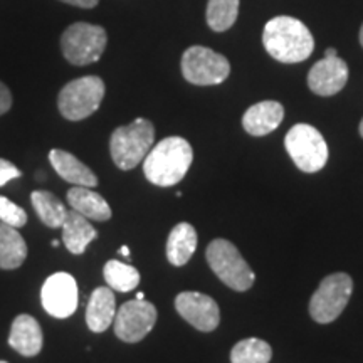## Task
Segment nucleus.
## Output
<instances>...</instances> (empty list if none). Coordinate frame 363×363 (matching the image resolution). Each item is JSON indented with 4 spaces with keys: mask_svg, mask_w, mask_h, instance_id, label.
<instances>
[{
    "mask_svg": "<svg viewBox=\"0 0 363 363\" xmlns=\"http://www.w3.org/2000/svg\"><path fill=\"white\" fill-rule=\"evenodd\" d=\"M262 44L271 57L284 65L306 61L315 49L310 29L289 16L274 17L267 22L262 33Z\"/></svg>",
    "mask_w": 363,
    "mask_h": 363,
    "instance_id": "nucleus-1",
    "label": "nucleus"
},
{
    "mask_svg": "<svg viewBox=\"0 0 363 363\" xmlns=\"http://www.w3.org/2000/svg\"><path fill=\"white\" fill-rule=\"evenodd\" d=\"M194 152L182 136H169L148 152L143 160V174L153 185L174 187L187 175Z\"/></svg>",
    "mask_w": 363,
    "mask_h": 363,
    "instance_id": "nucleus-2",
    "label": "nucleus"
},
{
    "mask_svg": "<svg viewBox=\"0 0 363 363\" xmlns=\"http://www.w3.org/2000/svg\"><path fill=\"white\" fill-rule=\"evenodd\" d=\"M155 142V126L145 118H136L133 123L113 131L110 152L115 165L121 170H131L148 155Z\"/></svg>",
    "mask_w": 363,
    "mask_h": 363,
    "instance_id": "nucleus-3",
    "label": "nucleus"
},
{
    "mask_svg": "<svg viewBox=\"0 0 363 363\" xmlns=\"http://www.w3.org/2000/svg\"><path fill=\"white\" fill-rule=\"evenodd\" d=\"M207 262L225 286L234 291H247L254 284V272L238 247L225 239H216L207 246Z\"/></svg>",
    "mask_w": 363,
    "mask_h": 363,
    "instance_id": "nucleus-4",
    "label": "nucleus"
},
{
    "mask_svg": "<svg viewBox=\"0 0 363 363\" xmlns=\"http://www.w3.org/2000/svg\"><path fill=\"white\" fill-rule=\"evenodd\" d=\"M284 147L298 169L306 174L320 172L328 162V145L323 135L311 125H294L286 135Z\"/></svg>",
    "mask_w": 363,
    "mask_h": 363,
    "instance_id": "nucleus-5",
    "label": "nucleus"
},
{
    "mask_svg": "<svg viewBox=\"0 0 363 363\" xmlns=\"http://www.w3.org/2000/svg\"><path fill=\"white\" fill-rule=\"evenodd\" d=\"M104 83L98 76H84L61 89L57 98V108L61 115L69 121H81L98 111L104 98Z\"/></svg>",
    "mask_w": 363,
    "mask_h": 363,
    "instance_id": "nucleus-6",
    "label": "nucleus"
},
{
    "mask_svg": "<svg viewBox=\"0 0 363 363\" xmlns=\"http://www.w3.org/2000/svg\"><path fill=\"white\" fill-rule=\"evenodd\" d=\"M108 35L101 26L76 22L61 38L62 54L71 65L86 66L96 62L106 49Z\"/></svg>",
    "mask_w": 363,
    "mask_h": 363,
    "instance_id": "nucleus-7",
    "label": "nucleus"
},
{
    "mask_svg": "<svg viewBox=\"0 0 363 363\" xmlns=\"http://www.w3.org/2000/svg\"><path fill=\"white\" fill-rule=\"evenodd\" d=\"M353 281L347 272H333L321 281L310 299V315L316 323L326 325L342 315L350 301Z\"/></svg>",
    "mask_w": 363,
    "mask_h": 363,
    "instance_id": "nucleus-8",
    "label": "nucleus"
},
{
    "mask_svg": "<svg viewBox=\"0 0 363 363\" xmlns=\"http://www.w3.org/2000/svg\"><path fill=\"white\" fill-rule=\"evenodd\" d=\"M182 74L190 84L214 86L229 78L230 65L222 54L203 45H192L182 56Z\"/></svg>",
    "mask_w": 363,
    "mask_h": 363,
    "instance_id": "nucleus-9",
    "label": "nucleus"
},
{
    "mask_svg": "<svg viewBox=\"0 0 363 363\" xmlns=\"http://www.w3.org/2000/svg\"><path fill=\"white\" fill-rule=\"evenodd\" d=\"M157 323V308L145 299L126 301L116 311L113 328L121 342L138 343L147 337Z\"/></svg>",
    "mask_w": 363,
    "mask_h": 363,
    "instance_id": "nucleus-10",
    "label": "nucleus"
},
{
    "mask_svg": "<svg viewBox=\"0 0 363 363\" xmlns=\"http://www.w3.org/2000/svg\"><path fill=\"white\" fill-rule=\"evenodd\" d=\"M40 301L51 316L69 318L79 303L78 283L69 272H56L45 279L40 289Z\"/></svg>",
    "mask_w": 363,
    "mask_h": 363,
    "instance_id": "nucleus-11",
    "label": "nucleus"
},
{
    "mask_svg": "<svg viewBox=\"0 0 363 363\" xmlns=\"http://www.w3.org/2000/svg\"><path fill=\"white\" fill-rule=\"evenodd\" d=\"M175 308L185 321L201 331H214L220 323L219 305L207 294L180 293L175 298Z\"/></svg>",
    "mask_w": 363,
    "mask_h": 363,
    "instance_id": "nucleus-12",
    "label": "nucleus"
},
{
    "mask_svg": "<svg viewBox=\"0 0 363 363\" xmlns=\"http://www.w3.org/2000/svg\"><path fill=\"white\" fill-rule=\"evenodd\" d=\"M348 81V66L338 56L323 57L308 72V86L318 96H333Z\"/></svg>",
    "mask_w": 363,
    "mask_h": 363,
    "instance_id": "nucleus-13",
    "label": "nucleus"
},
{
    "mask_svg": "<svg viewBox=\"0 0 363 363\" xmlns=\"http://www.w3.org/2000/svg\"><path fill=\"white\" fill-rule=\"evenodd\" d=\"M9 345L24 357H35L43 350V330L30 315H19L13 320Z\"/></svg>",
    "mask_w": 363,
    "mask_h": 363,
    "instance_id": "nucleus-14",
    "label": "nucleus"
},
{
    "mask_svg": "<svg viewBox=\"0 0 363 363\" xmlns=\"http://www.w3.org/2000/svg\"><path fill=\"white\" fill-rule=\"evenodd\" d=\"M284 118V108L278 101H261L252 104L242 116V126L249 135H269L281 125Z\"/></svg>",
    "mask_w": 363,
    "mask_h": 363,
    "instance_id": "nucleus-15",
    "label": "nucleus"
},
{
    "mask_svg": "<svg viewBox=\"0 0 363 363\" xmlns=\"http://www.w3.org/2000/svg\"><path fill=\"white\" fill-rule=\"evenodd\" d=\"M116 316L115 294L110 286L96 288L89 296L88 308H86V323L94 333H103L113 325Z\"/></svg>",
    "mask_w": 363,
    "mask_h": 363,
    "instance_id": "nucleus-16",
    "label": "nucleus"
},
{
    "mask_svg": "<svg viewBox=\"0 0 363 363\" xmlns=\"http://www.w3.org/2000/svg\"><path fill=\"white\" fill-rule=\"evenodd\" d=\"M49 160H51L57 175L66 182H69V184L91 189H94L98 185V177L94 175V172L89 167H86L72 153L65 152V150H51Z\"/></svg>",
    "mask_w": 363,
    "mask_h": 363,
    "instance_id": "nucleus-17",
    "label": "nucleus"
},
{
    "mask_svg": "<svg viewBox=\"0 0 363 363\" xmlns=\"http://www.w3.org/2000/svg\"><path fill=\"white\" fill-rule=\"evenodd\" d=\"M96 238V229L93 224H89V220L84 216H81L76 211L67 212L65 224H62V242L66 244L67 251L79 256Z\"/></svg>",
    "mask_w": 363,
    "mask_h": 363,
    "instance_id": "nucleus-18",
    "label": "nucleus"
},
{
    "mask_svg": "<svg viewBox=\"0 0 363 363\" xmlns=\"http://www.w3.org/2000/svg\"><path fill=\"white\" fill-rule=\"evenodd\" d=\"M67 202L72 211L79 212L86 219H93L98 222H104L111 219V208L108 202L98 192H93L91 187H72L67 192Z\"/></svg>",
    "mask_w": 363,
    "mask_h": 363,
    "instance_id": "nucleus-19",
    "label": "nucleus"
},
{
    "mask_svg": "<svg viewBox=\"0 0 363 363\" xmlns=\"http://www.w3.org/2000/svg\"><path fill=\"white\" fill-rule=\"evenodd\" d=\"M195 249H197V233H195L194 225H190L189 222L177 224L167 240V257H169L170 264H187L190 257L194 256Z\"/></svg>",
    "mask_w": 363,
    "mask_h": 363,
    "instance_id": "nucleus-20",
    "label": "nucleus"
},
{
    "mask_svg": "<svg viewBox=\"0 0 363 363\" xmlns=\"http://www.w3.org/2000/svg\"><path fill=\"white\" fill-rule=\"evenodd\" d=\"M27 257V244L16 227L0 222V269H17Z\"/></svg>",
    "mask_w": 363,
    "mask_h": 363,
    "instance_id": "nucleus-21",
    "label": "nucleus"
},
{
    "mask_svg": "<svg viewBox=\"0 0 363 363\" xmlns=\"http://www.w3.org/2000/svg\"><path fill=\"white\" fill-rule=\"evenodd\" d=\"M30 202H33L35 214L39 216V219L48 227L59 229V227L65 224L67 216L66 206L52 192L34 190L33 195H30Z\"/></svg>",
    "mask_w": 363,
    "mask_h": 363,
    "instance_id": "nucleus-22",
    "label": "nucleus"
},
{
    "mask_svg": "<svg viewBox=\"0 0 363 363\" xmlns=\"http://www.w3.org/2000/svg\"><path fill=\"white\" fill-rule=\"evenodd\" d=\"M104 279L111 289L120 293L133 291L136 286L140 284V272L136 267L125 264L121 261H108L104 264Z\"/></svg>",
    "mask_w": 363,
    "mask_h": 363,
    "instance_id": "nucleus-23",
    "label": "nucleus"
},
{
    "mask_svg": "<svg viewBox=\"0 0 363 363\" xmlns=\"http://www.w3.org/2000/svg\"><path fill=\"white\" fill-rule=\"evenodd\" d=\"M239 16V0H208L207 24L216 33H225L235 24Z\"/></svg>",
    "mask_w": 363,
    "mask_h": 363,
    "instance_id": "nucleus-24",
    "label": "nucleus"
},
{
    "mask_svg": "<svg viewBox=\"0 0 363 363\" xmlns=\"http://www.w3.org/2000/svg\"><path fill=\"white\" fill-rule=\"evenodd\" d=\"M272 348L259 338L240 340L230 352V363H269Z\"/></svg>",
    "mask_w": 363,
    "mask_h": 363,
    "instance_id": "nucleus-25",
    "label": "nucleus"
},
{
    "mask_svg": "<svg viewBox=\"0 0 363 363\" xmlns=\"http://www.w3.org/2000/svg\"><path fill=\"white\" fill-rule=\"evenodd\" d=\"M0 222L21 229L27 224V214L24 208L0 195Z\"/></svg>",
    "mask_w": 363,
    "mask_h": 363,
    "instance_id": "nucleus-26",
    "label": "nucleus"
},
{
    "mask_svg": "<svg viewBox=\"0 0 363 363\" xmlns=\"http://www.w3.org/2000/svg\"><path fill=\"white\" fill-rule=\"evenodd\" d=\"M21 175H22V172L17 169L12 162L0 158V187H4L7 182H11L13 179H19Z\"/></svg>",
    "mask_w": 363,
    "mask_h": 363,
    "instance_id": "nucleus-27",
    "label": "nucleus"
},
{
    "mask_svg": "<svg viewBox=\"0 0 363 363\" xmlns=\"http://www.w3.org/2000/svg\"><path fill=\"white\" fill-rule=\"evenodd\" d=\"M11 108H12V93L9 91L7 86L0 81V115H6Z\"/></svg>",
    "mask_w": 363,
    "mask_h": 363,
    "instance_id": "nucleus-28",
    "label": "nucleus"
},
{
    "mask_svg": "<svg viewBox=\"0 0 363 363\" xmlns=\"http://www.w3.org/2000/svg\"><path fill=\"white\" fill-rule=\"evenodd\" d=\"M61 2L69 4V6L81 7V9H93L98 6L99 0H61Z\"/></svg>",
    "mask_w": 363,
    "mask_h": 363,
    "instance_id": "nucleus-29",
    "label": "nucleus"
},
{
    "mask_svg": "<svg viewBox=\"0 0 363 363\" xmlns=\"http://www.w3.org/2000/svg\"><path fill=\"white\" fill-rule=\"evenodd\" d=\"M335 56H338L337 49H333V48L326 49V54H325V57H335Z\"/></svg>",
    "mask_w": 363,
    "mask_h": 363,
    "instance_id": "nucleus-30",
    "label": "nucleus"
},
{
    "mask_svg": "<svg viewBox=\"0 0 363 363\" xmlns=\"http://www.w3.org/2000/svg\"><path fill=\"white\" fill-rule=\"evenodd\" d=\"M120 252L123 254V256L126 257V256H130V249L126 247V246H121V249H120Z\"/></svg>",
    "mask_w": 363,
    "mask_h": 363,
    "instance_id": "nucleus-31",
    "label": "nucleus"
},
{
    "mask_svg": "<svg viewBox=\"0 0 363 363\" xmlns=\"http://www.w3.org/2000/svg\"><path fill=\"white\" fill-rule=\"evenodd\" d=\"M360 44H362V48H363V24L360 27Z\"/></svg>",
    "mask_w": 363,
    "mask_h": 363,
    "instance_id": "nucleus-32",
    "label": "nucleus"
},
{
    "mask_svg": "<svg viewBox=\"0 0 363 363\" xmlns=\"http://www.w3.org/2000/svg\"><path fill=\"white\" fill-rule=\"evenodd\" d=\"M136 299H145V294L143 293H138V294H136Z\"/></svg>",
    "mask_w": 363,
    "mask_h": 363,
    "instance_id": "nucleus-33",
    "label": "nucleus"
},
{
    "mask_svg": "<svg viewBox=\"0 0 363 363\" xmlns=\"http://www.w3.org/2000/svg\"><path fill=\"white\" fill-rule=\"evenodd\" d=\"M360 135H362V138H363V120L360 121Z\"/></svg>",
    "mask_w": 363,
    "mask_h": 363,
    "instance_id": "nucleus-34",
    "label": "nucleus"
},
{
    "mask_svg": "<svg viewBox=\"0 0 363 363\" xmlns=\"http://www.w3.org/2000/svg\"><path fill=\"white\" fill-rule=\"evenodd\" d=\"M0 363H7V362H4V360H0Z\"/></svg>",
    "mask_w": 363,
    "mask_h": 363,
    "instance_id": "nucleus-35",
    "label": "nucleus"
}]
</instances>
